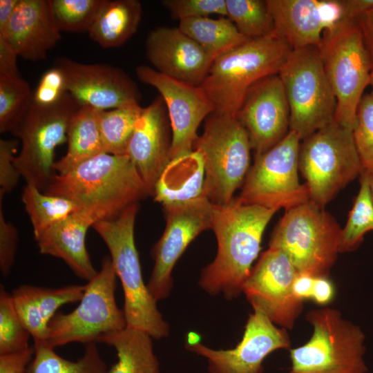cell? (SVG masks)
Returning a JSON list of instances; mask_svg holds the SVG:
<instances>
[{"label":"cell","mask_w":373,"mask_h":373,"mask_svg":"<svg viewBox=\"0 0 373 373\" xmlns=\"http://www.w3.org/2000/svg\"><path fill=\"white\" fill-rule=\"evenodd\" d=\"M275 209L246 204L237 197L223 205L213 204L211 229L218 243L215 259L200 274L199 286L207 294L232 299L243 284L260 250L265 228Z\"/></svg>","instance_id":"cell-1"},{"label":"cell","mask_w":373,"mask_h":373,"mask_svg":"<svg viewBox=\"0 0 373 373\" xmlns=\"http://www.w3.org/2000/svg\"><path fill=\"white\" fill-rule=\"evenodd\" d=\"M68 199L98 221L118 216L151 195L126 155H97L65 174H56L44 192Z\"/></svg>","instance_id":"cell-2"},{"label":"cell","mask_w":373,"mask_h":373,"mask_svg":"<svg viewBox=\"0 0 373 373\" xmlns=\"http://www.w3.org/2000/svg\"><path fill=\"white\" fill-rule=\"evenodd\" d=\"M291 50L275 31L249 39L215 59L200 87L216 111L236 115L250 88L278 74Z\"/></svg>","instance_id":"cell-3"},{"label":"cell","mask_w":373,"mask_h":373,"mask_svg":"<svg viewBox=\"0 0 373 373\" xmlns=\"http://www.w3.org/2000/svg\"><path fill=\"white\" fill-rule=\"evenodd\" d=\"M138 208V203L133 204L118 216L98 221L93 227L107 246L121 281L126 326L142 330L152 338L160 339L169 335V325L143 280L134 239Z\"/></svg>","instance_id":"cell-4"},{"label":"cell","mask_w":373,"mask_h":373,"mask_svg":"<svg viewBox=\"0 0 373 373\" xmlns=\"http://www.w3.org/2000/svg\"><path fill=\"white\" fill-rule=\"evenodd\" d=\"M251 150L248 133L236 115L215 111L206 118L193 151L202 157L204 191L213 204H226L234 198L250 169Z\"/></svg>","instance_id":"cell-5"},{"label":"cell","mask_w":373,"mask_h":373,"mask_svg":"<svg viewBox=\"0 0 373 373\" xmlns=\"http://www.w3.org/2000/svg\"><path fill=\"white\" fill-rule=\"evenodd\" d=\"M341 231L332 215L309 200L285 211L269 246L282 250L298 274L327 277L339 253Z\"/></svg>","instance_id":"cell-6"},{"label":"cell","mask_w":373,"mask_h":373,"mask_svg":"<svg viewBox=\"0 0 373 373\" xmlns=\"http://www.w3.org/2000/svg\"><path fill=\"white\" fill-rule=\"evenodd\" d=\"M318 48L336 97L334 121L353 130L373 70L359 20L341 22L325 34Z\"/></svg>","instance_id":"cell-7"},{"label":"cell","mask_w":373,"mask_h":373,"mask_svg":"<svg viewBox=\"0 0 373 373\" xmlns=\"http://www.w3.org/2000/svg\"><path fill=\"white\" fill-rule=\"evenodd\" d=\"M278 74L290 109L289 131L301 141L334 121L336 97L318 47L291 50Z\"/></svg>","instance_id":"cell-8"},{"label":"cell","mask_w":373,"mask_h":373,"mask_svg":"<svg viewBox=\"0 0 373 373\" xmlns=\"http://www.w3.org/2000/svg\"><path fill=\"white\" fill-rule=\"evenodd\" d=\"M302 141L299 170L309 200L324 208L363 171L353 130L334 121Z\"/></svg>","instance_id":"cell-9"},{"label":"cell","mask_w":373,"mask_h":373,"mask_svg":"<svg viewBox=\"0 0 373 373\" xmlns=\"http://www.w3.org/2000/svg\"><path fill=\"white\" fill-rule=\"evenodd\" d=\"M306 318L313 334L305 345L290 350L289 373H367L365 335L336 309L312 310Z\"/></svg>","instance_id":"cell-10"},{"label":"cell","mask_w":373,"mask_h":373,"mask_svg":"<svg viewBox=\"0 0 373 373\" xmlns=\"http://www.w3.org/2000/svg\"><path fill=\"white\" fill-rule=\"evenodd\" d=\"M116 278L111 257L106 256L97 275L85 285L78 306L67 314L57 312L51 319L45 343L53 349L72 343H97L124 329V314L115 300Z\"/></svg>","instance_id":"cell-11"},{"label":"cell","mask_w":373,"mask_h":373,"mask_svg":"<svg viewBox=\"0 0 373 373\" xmlns=\"http://www.w3.org/2000/svg\"><path fill=\"white\" fill-rule=\"evenodd\" d=\"M81 106L68 92L48 106L32 103L12 133L19 138L21 149L14 164L26 184L44 192L53 177L56 147L67 142L70 121Z\"/></svg>","instance_id":"cell-12"},{"label":"cell","mask_w":373,"mask_h":373,"mask_svg":"<svg viewBox=\"0 0 373 373\" xmlns=\"http://www.w3.org/2000/svg\"><path fill=\"white\" fill-rule=\"evenodd\" d=\"M300 139L294 131L267 151L255 154L238 200L246 204L288 210L309 200L298 179Z\"/></svg>","instance_id":"cell-13"},{"label":"cell","mask_w":373,"mask_h":373,"mask_svg":"<svg viewBox=\"0 0 373 373\" xmlns=\"http://www.w3.org/2000/svg\"><path fill=\"white\" fill-rule=\"evenodd\" d=\"M163 208L166 227L152 249L155 262L147 283L157 302L169 296L173 287V269L189 245L201 232L211 229L213 204L203 197Z\"/></svg>","instance_id":"cell-14"},{"label":"cell","mask_w":373,"mask_h":373,"mask_svg":"<svg viewBox=\"0 0 373 373\" xmlns=\"http://www.w3.org/2000/svg\"><path fill=\"white\" fill-rule=\"evenodd\" d=\"M298 274L282 250L269 247L251 268L242 292L254 310L263 313L273 323L291 329L303 309V301L295 297L292 289Z\"/></svg>","instance_id":"cell-15"},{"label":"cell","mask_w":373,"mask_h":373,"mask_svg":"<svg viewBox=\"0 0 373 373\" xmlns=\"http://www.w3.org/2000/svg\"><path fill=\"white\" fill-rule=\"evenodd\" d=\"M142 82L155 88L162 97L170 120L171 160L193 151L197 131L203 119L216 111L200 86L189 85L141 65L135 70Z\"/></svg>","instance_id":"cell-16"},{"label":"cell","mask_w":373,"mask_h":373,"mask_svg":"<svg viewBox=\"0 0 373 373\" xmlns=\"http://www.w3.org/2000/svg\"><path fill=\"white\" fill-rule=\"evenodd\" d=\"M289 347L286 329L277 327L257 310L249 316L242 338L233 349L214 350L199 341H189L186 345L206 359L209 373H263L265 358L276 350Z\"/></svg>","instance_id":"cell-17"},{"label":"cell","mask_w":373,"mask_h":373,"mask_svg":"<svg viewBox=\"0 0 373 373\" xmlns=\"http://www.w3.org/2000/svg\"><path fill=\"white\" fill-rule=\"evenodd\" d=\"M236 115L245 128L255 154L280 142L289 132L290 109L278 74L254 84Z\"/></svg>","instance_id":"cell-18"},{"label":"cell","mask_w":373,"mask_h":373,"mask_svg":"<svg viewBox=\"0 0 373 373\" xmlns=\"http://www.w3.org/2000/svg\"><path fill=\"white\" fill-rule=\"evenodd\" d=\"M55 66L64 74L67 91L80 105L107 111L139 104L141 95L136 84L118 68L68 58L59 59Z\"/></svg>","instance_id":"cell-19"},{"label":"cell","mask_w":373,"mask_h":373,"mask_svg":"<svg viewBox=\"0 0 373 373\" xmlns=\"http://www.w3.org/2000/svg\"><path fill=\"white\" fill-rule=\"evenodd\" d=\"M274 31L291 50L319 48L325 34L344 21L343 0H266Z\"/></svg>","instance_id":"cell-20"},{"label":"cell","mask_w":373,"mask_h":373,"mask_svg":"<svg viewBox=\"0 0 373 373\" xmlns=\"http://www.w3.org/2000/svg\"><path fill=\"white\" fill-rule=\"evenodd\" d=\"M167 110L161 96L142 108L126 155L152 196L154 186L171 161L172 137Z\"/></svg>","instance_id":"cell-21"},{"label":"cell","mask_w":373,"mask_h":373,"mask_svg":"<svg viewBox=\"0 0 373 373\" xmlns=\"http://www.w3.org/2000/svg\"><path fill=\"white\" fill-rule=\"evenodd\" d=\"M146 54L157 72L195 86L201 85L213 62L178 27L151 30L146 40Z\"/></svg>","instance_id":"cell-22"},{"label":"cell","mask_w":373,"mask_h":373,"mask_svg":"<svg viewBox=\"0 0 373 373\" xmlns=\"http://www.w3.org/2000/svg\"><path fill=\"white\" fill-rule=\"evenodd\" d=\"M0 38L25 59H45L48 51L61 39L50 0H19L8 26Z\"/></svg>","instance_id":"cell-23"},{"label":"cell","mask_w":373,"mask_h":373,"mask_svg":"<svg viewBox=\"0 0 373 373\" xmlns=\"http://www.w3.org/2000/svg\"><path fill=\"white\" fill-rule=\"evenodd\" d=\"M97 222L88 211L74 212L35 238L39 252L61 259L78 277L90 280L98 271L90 260L86 237L88 229Z\"/></svg>","instance_id":"cell-24"},{"label":"cell","mask_w":373,"mask_h":373,"mask_svg":"<svg viewBox=\"0 0 373 373\" xmlns=\"http://www.w3.org/2000/svg\"><path fill=\"white\" fill-rule=\"evenodd\" d=\"M84 290L85 285L60 287L23 285L11 294L17 313L34 341L46 343L49 323L58 309L80 301Z\"/></svg>","instance_id":"cell-25"},{"label":"cell","mask_w":373,"mask_h":373,"mask_svg":"<svg viewBox=\"0 0 373 373\" xmlns=\"http://www.w3.org/2000/svg\"><path fill=\"white\" fill-rule=\"evenodd\" d=\"M204 166L196 151L171 160L157 181L152 196L163 207L187 203L203 197Z\"/></svg>","instance_id":"cell-26"},{"label":"cell","mask_w":373,"mask_h":373,"mask_svg":"<svg viewBox=\"0 0 373 373\" xmlns=\"http://www.w3.org/2000/svg\"><path fill=\"white\" fill-rule=\"evenodd\" d=\"M99 110L81 105L73 115L67 131L66 155L54 164L57 174H65L104 151L99 123Z\"/></svg>","instance_id":"cell-27"},{"label":"cell","mask_w":373,"mask_h":373,"mask_svg":"<svg viewBox=\"0 0 373 373\" xmlns=\"http://www.w3.org/2000/svg\"><path fill=\"white\" fill-rule=\"evenodd\" d=\"M142 16L137 0H103L88 32L102 48L119 47L136 32Z\"/></svg>","instance_id":"cell-28"},{"label":"cell","mask_w":373,"mask_h":373,"mask_svg":"<svg viewBox=\"0 0 373 373\" xmlns=\"http://www.w3.org/2000/svg\"><path fill=\"white\" fill-rule=\"evenodd\" d=\"M99 343L116 350L117 361L108 370V373H160L152 338L146 332L126 326L104 336Z\"/></svg>","instance_id":"cell-29"},{"label":"cell","mask_w":373,"mask_h":373,"mask_svg":"<svg viewBox=\"0 0 373 373\" xmlns=\"http://www.w3.org/2000/svg\"><path fill=\"white\" fill-rule=\"evenodd\" d=\"M178 28L215 59L249 40L227 17L180 20Z\"/></svg>","instance_id":"cell-30"},{"label":"cell","mask_w":373,"mask_h":373,"mask_svg":"<svg viewBox=\"0 0 373 373\" xmlns=\"http://www.w3.org/2000/svg\"><path fill=\"white\" fill-rule=\"evenodd\" d=\"M85 345L82 357L75 361L58 355L41 341H34V354L25 373H108L96 343Z\"/></svg>","instance_id":"cell-31"},{"label":"cell","mask_w":373,"mask_h":373,"mask_svg":"<svg viewBox=\"0 0 373 373\" xmlns=\"http://www.w3.org/2000/svg\"><path fill=\"white\" fill-rule=\"evenodd\" d=\"M21 200L32 224L35 238L79 210V207L71 200L46 194L32 184H26Z\"/></svg>","instance_id":"cell-32"},{"label":"cell","mask_w":373,"mask_h":373,"mask_svg":"<svg viewBox=\"0 0 373 373\" xmlns=\"http://www.w3.org/2000/svg\"><path fill=\"white\" fill-rule=\"evenodd\" d=\"M142 111V108L140 104L129 105L111 111H99V128L103 146L106 153L115 155H126Z\"/></svg>","instance_id":"cell-33"},{"label":"cell","mask_w":373,"mask_h":373,"mask_svg":"<svg viewBox=\"0 0 373 373\" xmlns=\"http://www.w3.org/2000/svg\"><path fill=\"white\" fill-rule=\"evenodd\" d=\"M371 175L363 171L360 175V189L354 206L342 229L339 253L357 249L364 235L373 230V202L370 190Z\"/></svg>","instance_id":"cell-34"},{"label":"cell","mask_w":373,"mask_h":373,"mask_svg":"<svg viewBox=\"0 0 373 373\" xmlns=\"http://www.w3.org/2000/svg\"><path fill=\"white\" fill-rule=\"evenodd\" d=\"M226 17L247 39L274 32V23L266 0H226Z\"/></svg>","instance_id":"cell-35"},{"label":"cell","mask_w":373,"mask_h":373,"mask_svg":"<svg viewBox=\"0 0 373 373\" xmlns=\"http://www.w3.org/2000/svg\"><path fill=\"white\" fill-rule=\"evenodd\" d=\"M33 92L21 77L0 75V132L15 129L32 103Z\"/></svg>","instance_id":"cell-36"},{"label":"cell","mask_w":373,"mask_h":373,"mask_svg":"<svg viewBox=\"0 0 373 373\" xmlns=\"http://www.w3.org/2000/svg\"><path fill=\"white\" fill-rule=\"evenodd\" d=\"M31 336L13 303L12 294L0 285V355L29 347Z\"/></svg>","instance_id":"cell-37"},{"label":"cell","mask_w":373,"mask_h":373,"mask_svg":"<svg viewBox=\"0 0 373 373\" xmlns=\"http://www.w3.org/2000/svg\"><path fill=\"white\" fill-rule=\"evenodd\" d=\"M103 0H50L55 23L61 31L88 32Z\"/></svg>","instance_id":"cell-38"},{"label":"cell","mask_w":373,"mask_h":373,"mask_svg":"<svg viewBox=\"0 0 373 373\" xmlns=\"http://www.w3.org/2000/svg\"><path fill=\"white\" fill-rule=\"evenodd\" d=\"M353 135L363 170L373 175V96L364 94L358 107Z\"/></svg>","instance_id":"cell-39"},{"label":"cell","mask_w":373,"mask_h":373,"mask_svg":"<svg viewBox=\"0 0 373 373\" xmlns=\"http://www.w3.org/2000/svg\"><path fill=\"white\" fill-rule=\"evenodd\" d=\"M161 3L179 21L211 15L226 16V0H164Z\"/></svg>","instance_id":"cell-40"},{"label":"cell","mask_w":373,"mask_h":373,"mask_svg":"<svg viewBox=\"0 0 373 373\" xmlns=\"http://www.w3.org/2000/svg\"><path fill=\"white\" fill-rule=\"evenodd\" d=\"M68 93L63 71L57 66L46 70L33 92L32 102L40 106L54 104Z\"/></svg>","instance_id":"cell-41"},{"label":"cell","mask_w":373,"mask_h":373,"mask_svg":"<svg viewBox=\"0 0 373 373\" xmlns=\"http://www.w3.org/2000/svg\"><path fill=\"white\" fill-rule=\"evenodd\" d=\"M18 144L14 140H0V197L12 191L21 177L14 164Z\"/></svg>","instance_id":"cell-42"},{"label":"cell","mask_w":373,"mask_h":373,"mask_svg":"<svg viewBox=\"0 0 373 373\" xmlns=\"http://www.w3.org/2000/svg\"><path fill=\"white\" fill-rule=\"evenodd\" d=\"M2 199L0 197V269L6 277L15 262L19 237L17 228L5 218Z\"/></svg>","instance_id":"cell-43"},{"label":"cell","mask_w":373,"mask_h":373,"mask_svg":"<svg viewBox=\"0 0 373 373\" xmlns=\"http://www.w3.org/2000/svg\"><path fill=\"white\" fill-rule=\"evenodd\" d=\"M34 347L0 355V373H25L32 358Z\"/></svg>","instance_id":"cell-44"},{"label":"cell","mask_w":373,"mask_h":373,"mask_svg":"<svg viewBox=\"0 0 373 373\" xmlns=\"http://www.w3.org/2000/svg\"><path fill=\"white\" fill-rule=\"evenodd\" d=\"M18 55L3 39L0 38V75L19 77L17 57Z\"/></svg>","instance_id":"cell-45"},{"label":"cell","mask_w":373,"mask_h":373,"mask_svg":"<svg viewBox=\"0 0 373 373\" xmlns=\"http://www.w3.org/2000/svg\"><path fill=\"white\" fill-rule=\"evenodd\" d=\"M334 287L327 277H315L312 298L319 305L329 303L333 298Z\"/></svg>","instance_id":"cell-46"},{"label":"cell","mask_w":373,"mask_h":373,"mask_svg":"<svg viewBox=\"0 0 373 373\" xmlns=\"http://www.w3.org/2000/svg\"><path fill=\"white\" fill-rule=\"evenodd\" d=\"M314 278L312 276L298 274L293 283V293L296 298L303 302L312 298Z\"/></svg>","instance_id":"cell-47"},{"label":"cell","mask_w":373,"mask_h":373,"mask_svg":"<svg viewBox=\"0 0 373 373\" xmlns=\"http://www.w3.org/2000/svg\"><path fill=\"white\" fill-rule=\"evenodd\" d=\"M359 22L365 43L373 63V7L361 17Z\"/></svg>","instance_id":"cell-48"},{"label":"cell","mask_w":373,"mask_h":373,"mask_svg":"<svg viewBox=\"0 0 373 373\" xmlns=\"http://www.w3.org/2000/svg\"><path fill=\"white\" fill-rule=\"evenodd\" d=\"M19 0H0V36H2L14 15Z\"/></svg>","instance_id":"cell-49"},{"label":"cell","mask_w":373,"mask_h":373,"mask_svg":"<svg viewBox=\"0 0 373 373\" xmlns=\"http://www.w3.org/2000/svg\"><path fill=\"white\" fill-rule=\"evenodd\" d=\"M370 190H371L372 200L373 202V175H371V179H370Z\"/></svg>","instance_id":"cell-50"},{"label":"cell","mask_w":373,"mask_h":373,"mask_svg":"<svg viewBox=\"0 0 373 373\" xmlns=\"http://www.w3.org/2000/svg\"><path fill=\"white\" fill-rule=\"evenodd\" d=\"M370 85L372 87V95L373 96V70L372 71V74H371V79H370Z\"/></svg>","instance_id":"cell-51"}]
</instances>
